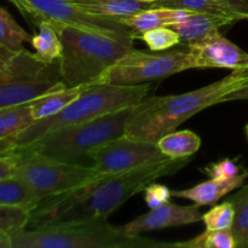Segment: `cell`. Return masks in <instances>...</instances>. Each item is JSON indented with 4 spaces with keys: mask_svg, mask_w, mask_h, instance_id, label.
Masks as SVG:
<instances>
[{
    "mask_svg": "<svg viewBox=\"0 0 248 248\" xmlns=\"http://www.w3.org/2000/svg\"><path fill=\"white\" fill-rule=\"evenodd\" d=\"M190 157L160 160L118 173H103L86 186L39 202L31 212L34 227L82 218H108L136 194L161 177L181 171Z\"/></svg>",
    "mask_w": 248,
    "mask_h": 248,
    "instance_id": "cell-1",
    "label": "cell"
},
{
    "mask_svg": "<svg viewBox=\"0 0 248 248\" xmlns=\"http://www.w3.org/2000/svg\"><path fill=\"white\" fill-rule=\"evenodd\" d=\"M248 85V63L232 70L222 80L194 91L144 98L137 104L125 130V136L136 140H157L203 109L222 103L230 92Z\"/></svg>",
    "mask_w": 248,
    "mask_h": 248,
    "instance_id": "cell-2",
    "label": "cell"
},
{
    "mask_svg": "<svg viewBox=\"0 0 248 248\" xmlns=\"http://www.w3.org/2000/svg\"><path fill=\"white\" fill-rule=\"evenodd\" d=\"M52 24L63 45L58 65L65 87L98 84L106 70L133 47L132 36L113 35L56 22Z\"/></svg>",
    "mask_w": 248,
    "mask_h": 248,
    "instance_id": "cell-3",
    "label": "cell"
},
{
    "mask_svg": "<svg viewBox=\"0 0 248 248\" xmlns=\"http://www.w3.org/2000/svg\"><path fill=\"white\" fill-rule=\"evenodd\" d=\"M12 248H164L171 242L127 234L107 218H82L36 225L11 237Z\"/></svg>",
    "mask_w": 248,
    "mask_h": 248,
    "instance_id": "cell-4",
    "label": "cell"
},
{
    "mask_svg": "<svg viewBox=\"0 0 248 248\" xmlns=\"http://www.w3.org/2000/svg\"><path fill=\"white\" fill-rule=\"evenodd\" d=\"M150 89L152 85L144 82L137 85H114L104 82L90 85L60 113L35 120L9 140L17 153L52 131L85 123L118 109L140 103L148 96Z\"/></svg>",
    "mask_w": 248,
    "mask_h": 248,
    "instance_id": "cell-5",
    "label": "cell"
},
{
    "mask_svg": "<svg viewBox=\"0 0 248 248\" xmlns=\"http://www.w3.org/2000/svg\"><path fill=\"white\" fill-rule=\"evenodd\" d=\"M137 104L52 131L18 152L27 150L61 161L89 165L86 164L87 155L93 148L125 135L126 126Z\"/></svg>",
    "mask_w": 248,
    "mask_h": 248,
    "instance_id": "cell-6",
    "label": "cell"
},
{
    "mask_svg": "<svg viewBox=\"0 0 248 248\" xmlns=\"http://www.w3.org/2000/svg\"><path fill=\"white\" fill-rule=\"evenodd\" d=\"M17 154L14 176L26 183L39 202L72 193L104 173L92 165L61 161L27 150Z\"/></svg>",
    "mask_w": 248,
    "mask_h": 248,
    "instance_id": "cell-7",
    "label": "cell"
},
{
    "mask_svg": "<svg viewBox=\"0 0 248 248\" xmlns=\"http://www.w3.org/2000/svg\"><path fill=\"white\" fill-rule=\"evenodd\" d=\"M64 87L58 60L43 62L24 48L15 55L9 68L0 74V109L31 103Z\"/></svg>",
    "mask_w": 248,
    "mask_h": 248,
    "instance_id": "cell-8",
    "label": "cell"
},
{
    "mask_svg": "<svg viewBox=\"0 0 248 248\" xmlns=\"http://www.w3.org/2000/svg\"><path fill=\"white\" fill-rule=\"evenodd\" d=\"M189 69H193L189 51H154L150 53L132 47L106 70L98 84L137 85L171 77Z\"/></svg>",
    "mask_w": 248,
    "mask_h": 248,
    "instance_id": "cell-9",
    "label": "cell"
},
{
    "mask_svg": "<svg viewBox=\"0 0 248 248\" xmlns=\"http://www.w3.org/2000/svg\"><path fill=\"white\" fill-rule=\"evenodd\" d=\"M90 165L104 173H118L149 162L169 159L159 145L149 140L121 136L108 140L89 153Z\"/></svg>",
    "mask_w": 248,
    "mask_h": 248,
    "instance_id": "cell-10",
    "label": "cell"
},
{
    "mask_svg": "<svg viewBox=\"0 0 248 248\" xmlns=\"http://www.w3.org/2000/svg\"><path fill=\"white\" fill-rule=\"evenodd\" d=\"M33 10L31 21L38 24L41 19H50L56 23L102 31L113 35L132 36L136 39V31L121 23L116 18L98 16L84 11L70 0H27Z\"/></svg>",
    "mask_w": 248,
    "mask_h": 248,
    "instance_id": "cell-11",
    "label": "cell"
},
{
    "mask_svg": "<svg viewBox=\"0 0 248 248\" xmlns=\"http://www.w3.org/2000/svg\"><path fill=\"white\" fill-rule=\"evenodd\" d=\"M188 51L193 69L225 68L235 70L245 67L248 63V52L223 36L220 31L188 44Z\"/></svg>",
    "mask_w": 248,
    "mask_h": 248,
    "instance_id": "cell-12",
    "label": "cell"
},
{
    "mask_svg": "<svg viewBox=\"0 0 248 248\" xmlns=\"http://www.w3.org/2000/svg\"><path fill=\"white\" fill-rule=\"evenodd\" d=\"M200 206H181L173 202H165L157 207L150 208L148 213L135 218L127 224L120 227L127 234L140 235L142 232L160 230L165 228L181 227L202 220Z\"/></svg>",
    "mask_w": 248,
    "mask_h": 248,
    "instance_id": "cell-13",
    "label": "cell"
},
{
    "mask_svg": "<svg viewBox=\"0 0 248 248\" xmlns=\"http://www.w3.org/2000/svg\"><path fill=\"white\" fill-rule=\"evenodd\" d=\"M248 178V172H241L234 178L229 179H211L196 184L195 186L183 190H172V198L186 199L193 201L199 206L215 205L216 202L240 188Z\"/></svg>",
    "mask_w": 248,
    "mask_h": 248,
    "instance_id": "cell-14",
    "label": "cell"
},
{
    "mask_svg": "<svg viewBox=\"0 0 248 248\" xmlns=\"http://www.w3.org/2000/svg\"><path fill=\"white\" fill-rule=\"evenodd\" d=\"M194 11L184 9H172V7H152L132 16L119 18L121 23L127 26L136 33L150 31V29L171 27L188 18Z\"/></svg>",
    "mask_w": 248,
    "mask_h": 248,
    "instance_id": "cell-15",
    "label": "cell"
},
{
    "mask_svg": "<svg viewBox=\"0 0 248 248\" xmlns=\"http://www.w3.org/2000/svg\"><path fill=\"white\" fill-rule=\"evenodd\" d=\"M232 24H235V22L232 19L225 18V17L193 12L188 18L173 24L170 28L178 33L181 40L186 41V44H190L201 40L210 34L219 31L220 28L232 27Z\"/></svg>",
    "mask_w": 248,
    "mask_h": 248,
    "instance_id": "cell-16",
    "label": "cell"
},
{
    "mask_svg": "<svg viewBox=\"0 0 248 248\" xmlns=\"http://www.w3.org/2000/svg\"><path fill=\"white\" fill-rule=\"evenodd\" d=\"M84 11L109 18H123L152 9L153 2L140 0H70Z\"/></svg>",
    "mask_w": 248,
    "mask_h": 248,
    "instance_id": "cell-17",
    "label": "cell"
},
{
    "mask_svg": "<svg viewBox=\"0 0 248 248\" xmlns=\"http://www.w3.org/2000/svg\"><path fill=\"white\" fill-rule=\"evenodd\" d=\"M86 87L89 86L64 87V89L48 92V93L36 98L35 101L31 102L29 104H31V110L34 121L60 113L68 104L77 99Z\"/></svg>",
    "mask_w": 248,
    "mask_h": 248,
    "instance_id": "cell-18",
    "label": "cell"
},
{
    "mask_svg": "<svg viewBox=\"0 0 248 248\" xmlns=\"http://www.w3.org/2000/svg\"><path fill=\"white\" fill-rule=\"evenodd\" d=\"M38 33L31 36V44L35 51V56L46 63L56 62L62 56L63 45L60 34L56 31L52 22L41 19L38 24Z\"/></svg>",
    "mask_w": 248,
    "mask_h": 248,
    "instance_id": "cell-19",
    "label": "cell"
},
{
    "mask_svg": "<svg viewBox=\"0 0 248 248\" xmlns=\"http://www.w3.org/2000/svg\"><path fill=\"white\" fill-rule=\"evenodd\" d=\"M154 7H172V9H184L201 14L216 15L232 19L236 23L239 21H246L240 12L229 5L219 0H156L153 2Z\"/></svg>",
    "mask_w": 248,
    "mask_h": 248,
    "instance_id": "cell-20",
    "label": "cell"
},
{
    "mask_svg": "<svg viewBox=\"0 0 248 248\" xmlns=\"http://www.w3.org/2000/svg\"><path fill=\"white\" fill-rule=\"evenodd\" d=\"M157 145L167 157H190L200 149L201 138L193 131H172L162 136Z\"/></svg>",
    "mask_w": 248,
    "mask_h": 248,
    "instance_id": "cell-21",
    "label": "cell"
},
{
    "mask_svg": "<svg viewBox=\"0 0 248 248\" xmlns=\"http://www.w3.org/2000/svg\"><path fill=\"white\" fill-rule=\"evenodd\" d=\"M39 201L24 182L17 177L0 179V205L21 206L33 210Z\"/></svg>",
    "mask_w": 248,
    "mask_h": 248,
    "instance_id": "cell-22",
    "label": "cell"
},
{
    "mask_svg": "<svg viewBox=\"0 0 248 248\" xmlns=\"http://www.w3.org/2000/svg\"><path fill=\"white\" fill-rule=\"evenodd\" d=\"M33 123L29 103L0 109V140H10Z\"/></svg>",
    "mask_w": 248,
    "mask_h": 248,
    "instance_id": "cell-23",
    "label": "cell"
},
{
    "mask_svg": "<svg viewBox=\"0 0 248 248\" xmlns=\"http://www.w3.org/2000/svg\"><path fill=\"white\" fill-rule=\"evenodd\" d=\"M31 40V35L15 21L9 11L0 6V46L12 52H19L24 50L23 44Z\"/></svg>",
    "mask_w": 248,
    "mask_h": 248,
    "instance_id": "cell-24",
    "label": "cell"
},
{
    "mask_svg": "<svg viewBox=\"0 0 248 248\" xmlns=\"http://www.w3.org/2000/svg\"><path fill=\"white\" fill-rule=\"evenodd\" d=\"M235 207V217L232 225L236 248H248V186L229 199Z\"/></svg>",
    "mask_w": 248,
    "mask_h": 248,
    "instance_id": "cell-25",
    "label": "cell"
},
{
    "mask_svg": "<svg viewBox=\"0 0 248 248\" xmlns=\"http://www.w3.org/2000/svg\"><path fill=\"white\" fill-rule=\"evenodd\" d=\"M179 248H236L234 235L230 229L208 230L194 239L183 242H173Z\"/></svg>",
    "mask_w": 248,
    "mask_h": 248,
    "instance_id": "cell-26",
    "label": "cell"
},
{
    "mask_svg": "<svg viewBox=\"0 0 248 248\" xmlns=\"http://www.w3.org/2000/svg\"><path fill=\"white\" fill-rule=\"evenodd\" d=\"M29 208L21 206L0 205V232L14 236L26 229L31 222Z\"/></svg>",
    "mask_w": 248,
    "mask_h": 248,
    "instance_id": "cell-27",
    "label": "cell"
},
{
    "mask_svg": "<svg viewBox=\"0 0 248 248\" xmlns=\"http://www.w3.org/2000/svg\"><path fill=\"white\" fill-rule=\"evenodd\" d=\"M136 39H140L152 51H165L170 47L179 45L181 36L170 27L150 29L143 33H136Z\"/></svg>",
    "mask_w": 248,
    "mask_h": 248,
    "instance_id": "cell-28",
    "label": "cell"
},
{
    "mask_svg": "<svg viewBox=\"0 0 248 248\" xmlns=\"http://www.w3.org/2000/svg\"><path fill=\"white\" fill-rule=\"evenodd\" d=\"M234 217V203L228 200L222 202L220 205L213 206L208 212L203 213L202 222L205 223L206 229L208 230L232 229Z\"/></svg>",
    "mask_w": 248,
    "mask_h": 248,
    "instance_id": "cell-29",
    "label": "cell"
},
{
    "mask_svg": "<svg viewBox=\"0 0 248 248\" xmlns=\"http://www.w3.org/2000/svg\"><path fill=\"white\" fill-rule=\"evenodd\" d=\"M205 172L211 179H229L240 174V167L232 160L225 159L206 166Z\"/></svg>",
    "mask_w": 248,
    "mask_h": 248,
    "instance_id": "cell-30",
    "label": "cell"
},
{
    "mask_svg": "<svg viewBox=\"0 0 248 248\" xmlns=\"http://www.w3.org/2000/svg\"><path fill=\"white\" fill-rule=\"evenodd\" d=\"M172 198V190H170L166 186L162 184L152 183L144 189V200L148 207L154 208L165 202H169Z\"/></svg>",
    "mask_w": 248,
    "mask_h": 248,
    "instance_id": "cell-31",
    "label": "cell"
},
{
    "mask_svg": "<svg viewBox=\"0 0 248 248\" xmlns=\"http://www.w3.org/2000/svg\"><path fill=\"white\" fill-rule=\"evenodd\" d=\"M17 162H18V154L0 157V179H5L14 176L15 171H16Z\"/></svg>",
    "mask_w": 248,
    "mask_h": 248,
    "instance_id": "cell-32",
    "label": "cell"
},
{
    "mask_svg": "<svg viewBox=\"0 0 248 248\" xmlns=\"http://www.w3.org/2000/svg\"><path fill=\"white\" fill-rule=\"evenodd\" d=\"M219 1L232 6V9L240 12L246 21H248V0H219Z\"/></svg>",
    "mask_w": 248,
    "mask_h": 248,
    "instance_id": "cell-33",
    "label": "cell"
},
{
    "mask_svg": "<svg viewBox=\"0 0 248 248\" xmlns=\"http://www.w3.org/2000/svg\"><path fill=\"white\" fill-rule=\"evenodd\" d=\"M242 99H248V85L240 87V89L228 93L227 96L222 99V103H227V102L232 101H242Z\"/></svg>",
    "mask_w": 248,
    "mask_h": 248,
    "instance_id": "cell-34",
    "label": "cell"
},
{
    "mask_svg": "<svg viewBox=\"0 0 248 248\" xmlns=\"http://www.w3.org/2000/svg\"><path fill=\"white\" fill-rule=\"evenodd\" d=\"M17 52H12V51L7 50L0 46V74L4 73L5 70L9 68L10 63H11L12 58L15 57Z\"/></svg>",
    "mask_w": 248,
    "mask_h": 248,
    "instance_id": "cell-35",
    "label": "cell"
},
{
    "mask_svg": "<svg viewBox=\"0 0 248 248\" xmlns=\"http://www.w3.org/2000/svg\"><path fill=\"white\" fill-rule=\"evenodd\" d=\"M10 1L19 10V12H21L27 19L31 21V17H33V10H31V6L28 4L27 0H10Z\"/></svg>",
    "mask_w": 248,
    "mask_h": 248,
    "instance_id": "cell-36",
    "label": "cell"
},
{
    "mask_svg": "<svg viewBox=\"0 0 248 248\" xmlns=\"http://www.w3.org/2000/svg\"><path fill=\"white\" fill-rule=\"evenodd\" d=\"M17 154L15 148L12 147V144L10 143L9 140H0V157L4 156H9V155H14Z\"/></svg>",
    "mask_w": 248,
    "mask_h": 248,
    "instance_id": "cell-37",
    "label": "cell"
},
{
    "mask_svg": "<svg viewBox=\"0 0 248 248\" xmlns=\"http://www.w3.org/2000/svg\"><path fill=\"white\" fill-rule=\"evenodd\" d=\"M0 248H12L11 236L4 232H0Z\"/></svg>",
    "mask_w": 248,
    "mask_h": 248,
    "instance_id": "cell-38",
    "label": "cell"
},
{
    "mask_svg": "<svg viewBox=\"0 0 248 248\" xmlns=\"http://www.w3.org/2000/svg\"><path fill=\"white\" fill-rule=\"evenodd\" d=\"M140 1H145V2H154V1H156V0H140Z\"/></svg>",
    "mask_w": 248,
    "mask_h": 248,
    "instance_id": "cell-39",
    "label": "cell"
},
{
    "mask_svg": "<svg viewBox=\"0 0 248 248\" xmlns=\"http://www.w3.org/2000/svg\"><path fill=\"white\" fill-rule=\"evenodd\" d=\"M246 135H247V138H248V125L246 126Z\"/></svg>",
    "mask_w": 248,
    "mask_h": 248,
    "instance_id": "cell-40",
    "label": "cell"
}]
</instances>
